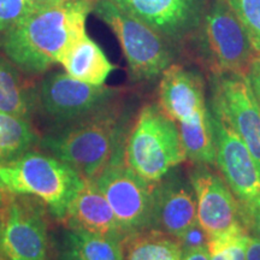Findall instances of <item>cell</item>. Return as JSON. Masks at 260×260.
I'll use <instances>...</instances> for the list:
<instances>
[{"label": "cell", "mask_w": 260, "mask_h": 260, "mask_svg": "<svg viewBox=\"0 0 260 260\" xmlns=\"http://www.w3.org/2000/svg\"><path fill=\"white\" fill-rule=\"evenodd\" d=\"M93 5V0H67L37 10L0 34V50L22 73L45 74L54 64H60L87 34L86 19Z\"/></svg>", "instance_id": "obj_1"}, {"label": "cell", "mask_w": 260, "mask_h": 260, "mask_svg": "<svg viewBox=\"0 0 260 260\" xmlns=\"http://www.w3.org/2000/svg\"><path fill=\"white\" fill-rule=\"evenodd\" d=\"M126 133L122 107L116 102L87 118L53 128L39 146L80 176L95 180L124 145Z\"/></svg>", "instance_id": "obj_2"}, {"label": "cell", "mask_w": 260, "mask_h": 260, "mask_svg": "<svg viewBox=\"0 0 260 260\" xmlns=\"http://www.w3.org/2000/svg\"><path fill=\"white\" fill-rule=\"evenodd\" d=\"M83 182L69 165L41 152L28 151L0 162V193L34 198L60 222Z\"/></svg>", "instance_id": "obj_3"}, {"label": "cell", "mask_w": 260, "mask_h": 260, "mask_svg": "<svg viewBox=\"0 0 260 260\" xmlns=\"http://www.w3.org/2000/svg\"><path fill=\"white\" fill-rule=\"evenodd\" d=\"M123 159L130 170L153 184L187 160L177 123L158 104L140 110L126 133Z\"/></svg>", "instance_id": "obj_4"}, {"label": "cell", "mask_w": 260, "mask_h": 260, "mask_svg": "<svg viewBox=\"0 0 260 260\" xmlns=\"http://www.w3.org/2000/svg\"><path fill=\"white\" fill-rule=\"evenodd\" d=\"M93 11L116 34L133 81L157 79L172 64L174 46L113 0H95Z\"/></svg>", "instance_id": "obj_5"}, {"label": "cell", "mask_w": 260, "mask_h": 260, "mask_svg": "<svg viewBox=\"0 0 260 260\" xmlns=\"http://www.w3.org/2000/svg\"><path fill=\"white\" fill-rule=\"evenodd\" d=\"M200 56L211 74H245L258 54L226 0H209L197 34Z\"/></svg>", "instance_id": "obj_6"}, {"label": "cell", "mask_w": 260, "mask_h": 260, "mask_svg": "<svg viewBox=\"0 0 260 260\" xmlns=\"http://www.w3.org/2000/svg\"><path fill=\"white\" fill-rule=\"evenodd\" d=\"M123 149L124 145L94 181L105 195L126 239L151 228L154 184L126 167Z\"/></svg>", "instance_id": "obj_7"}, {"label": "cell", "mask_w": 260, "mask_h": 260, "mask_svg": "<svg viewBox=\"0 0 260 260\" xmlns=\"http://www.w3.org/2000/svg\"><path fill=\"white\" fill-rule=\"evenodd\" d=\"M44 207L34 198L2 194V260H47L48 226Z\"/></svg>", "instance_id": "obj_8"}, {"label": "cell", "mask_w": 260, "mask_h": 260, "mask_svg": "<svg viewBox=\"0 0 260 260\" xmlns=\"http://www.w3.org/2000/svg\"><path fill=\"white\" fill-rule=\"evenodd\" d=\"M38 107L54 128L71 124L118 102V89L94 86L67 73H51L37 90Z\"/></svg>", "instance_id": "obj_9"}, {"label": "cell", "mask_w": 260, "mask_h": 260, "mask_svg": "<svg viewBox=\"0 0 260 260\" xmlns=\"http://www.w3.org/2000/svg\"><path fill=\"white\" fill-rule=\"evenodd\" d=\"M209 106L232 125L249 149L260 170V109L247 75H211Z\"/></svg>", "instance_id": "obj_10"}, {"label": "cell", "mask_w": 260, "mask_h": 260, "mask_svg": "<svg viewBox=\"0 0 260 260\" xmlns=\"http://www.w3.org/2000/svg\"><path fill=\"white\" fill-rule=\"evenodd\" d=\"M211 112L214 135V167L241 206L260 198V170L255 159L235 130L218 113Z\"/></svg>", "instance_id": "obj_11"}, {"label": "cell", "mask_w": 260, "mask_h": 260, "mask_svg": "<svg viewBox=\"0 0 260 260\" xmlns=\"http://www.w3.org/2000/svg\"><path fill=\"white\" fill-rule=\"evenodd\" d=\"M157 31L169 44L181 45L197 34L209 0H113Z\"/></svg>", "instance_id": "obj_12"}, {"label": "cell", "mask_w": 260, "mask_h": 260, "mask_svg": "<svg viewBox=\"0 0 260 260\" xmlns=\"http://www.w3.org/2000/svg\"><path fill=\"white\" fill-rule=\"evenodd\" d=\"M197 200L198 222L210 237L241 225V205L220 176L209 165H193L188 175Z\"/></svg>", "instance_id": "obj_13"}, {"label": "cell", "mask_w": 260, "mask_h": 260, "mask_svg": "<svg viewBox=\"0 0 260 260\" xmlns=\"http://www.w3.org/2000/svg\"><path fill=\"white\" fill-rule=\"evenodd\" d=\"M158 98V105L177 125L194 123L210 115L203 76L183 65L171 64L164 70Z\"/></svg>", "instance_id": "obj_14"}, {"label": "cell", "mask_w": 260, "mask_h": 260, "mask_svg": "<svg viewBox=\"0 0 260 260\" xmlns=\"http://www.w3.org/2000/svg\"><path fill=\"white\" fill-rule=\"evenodd\" d=\"M198 222L197 200L189 178L176 169L154 183L151 228L180 237Z\"/></svg>", "instance_id": "obj_15"}, {"label": "cell", "mask_w": 260, "mask_h": 260, "mask_svg": "<svg viewBox=\"0 0 260 260\" xmlns=\"http://www.w3.org/2000/svg\"><path fill=\"white\" fill-rule=\"evenodd\" d=\"M61 222L70 229L115 237L122 242L125 239L111 206L94 180L84 178Z\"/></svg>", "instance_id": "obj_16"}, {"label": "cell", "mask_w": 260, "mask_h": 260, "mask_svg": "<svg viewBox=\"0 0 260 260\" xmlns=\"http://www.w3.org/2000/svg\"><path fill=\"white\" fill-rule=\"evenodd\" d=\"M57 253L58 260H124L121 240L70 228L61 233Z\"/></svg>", "instance_id": "obj_17"}, {"label": "cell", "mask_w": 260, "mask_h": 260, "mask_svg": "<svg viewBox=\"0 0 260 260\" xmlns=\"http://www.w3.org/2000/svg\"><path fill=\"white\" fill-rule=\"evenodd\" d=\"M60 64L71 77L94 86L105 84L116 69L99 45L87 34L70 48Z\"/></svg>", "instance_id": "obj_18"}, {"label": "cell", "mask_w": 260, "mask_h": 260, "mask_svg": "<svg viewBox=\"0 0 260 260\" xmlns=\"http://www.w3.org/2000/svg\"><path fill=\"white\" fill-rule=\"evenodd\" d=\"M21 73L9 58L0 56V111L30 121L38 109V95Z\"/></svg>", "instance_id": "obj_19"}, {"label": "cell", "mask_w": 260, "mask_h": 260, "mask_svg": "<svg viewBox=\"0 0 260 260\" xmlns=\"http://www.w3.org/2000/svg\"><path fill=\"white\" fill-rule=\"evenodd\" d=\"M183 249L176 237L148 229L123 241L124 260H181Z\"/></svg>", "instance_id": "obj_20"}, {"label": "cell", "mask_w": 260, "mask_h": 260, "mask_svg": "<svg viewBox=\"0 0 260 260\" xmlns=\"http://www.w3.org/2000/svg\"><path fill=\"white\" fill-rule=\"evenodd\" d=\"M40 138L29 119L0 111V162L31 151Z\"/></svg>", "instance_id": "obj_21"}, {"label": "cell", "mask_w": 260, "mask_h": 260, "mask_svg": "<svg viewBox=\"0 0 260 260\" xmlns=\"http://www.w3.org/2000/svg\"><path fill=\"white\" fill-rule=\"evenodd\" d=\"M178 129L187 160L193 165L214 167L216 149L211 112L207 117L194 123L180 124Z\"/></svg>", "instance_id": "obj_22"}, {"label": "cell", "mask_w": 260, "mask_h": 260, "mask_svg": "<svg viewBox=\"0 0 260 260\" xmlns=\"http://www.w3.org/2000/svg\"><path fill=\"white\" fill-rule=\"evenodd\" d=\"M249 237L251 233L243 224L211 236L207 243L210 260H247Z\"/></svg>", "instance_id": "obj_23"}, {"label": "cell", "mask_w": 260, "mask_h": 260, "mask_svg": "<svg viewBox=\"0 0 260 260\" xmlns=\"http://www.w3.org/2000/svg\"><path fill=\"white\" fill-rule=\"evenodd\" d=\"M248 32L254 50L260 53V0H226Z\"/></svg>", "instance_id": "obj_24"}, {"label": "cell", "mask_w": 260, "mask_h": 260, "mask_svg": "<svg viewBox=\"0 0 260 260\" xmlns=\"http://www.w3.org/2000/svg\"><path fill=\"white\" fill-rule=\"evenodd\" d=\"M30 0H0V34L37 11Z\"/></svg>", "instance_id": "obj_25"}, {"label": "cell", "mask_w": 260, "mask_h": 260, "mask_svg": "<svg viewBox=\"0 0 260 260\" xmlns=\"http://www.w3.org/2000/svg\"><path fill=\"white\" fill-rule=\"evenodd\" d=\"M210 236L205 232L204 228L200 225L199 222H195L194 224L188 228L180 237H177L178 242L184 251H190V249L197 248H206L209 243Z\"/></svg>", "instance_id": "obj_26"}, {"label": "cell", "mask_w": 260, "mask_h": 260, "mask_svg": "<svg viewBox=\"0 0 260 260\" xmlns=\"http://www.w3.org/2000/svg\"><path fill=\"white\" fill-rule=\"evenodd\" d=\"M241 216L251 235L260 239V198L247 206H241Z\"/></svg>", "instance_id": "obj_27"}, {"label": "cell", "mask_w": 260, "mask_h": 260, "mask_svg": "<svg viewBox=\"0 0 260 260\" xmlns=\"http://www.w3.org/2000/svg\"><path fill=\"white\" fill-rule=\"evenodd\" d=\"M247 79L249 81L256 104L260 109V53L256 54L254 59L252 60L251 67L247 71Z\"/></svg>", "instance_id": "obj_28"}, {"label": "cell", "mask_w": 260, "mask_h": 260, "mask_svg": "<svg viewBox=\"0 0 260 260\" xmlns=\"http://www.w3.org/2000/svg\"><path fill=\"white\" fill-rule=\"evenodd\" d=\"M247 260H260V239L254 235L249 237Z\"/></svg>", "instance_id": "obj_29"}, {"label": "cell", "mask_w": 260, "mask_h": 260, "mask_svg": "<svg viewBox=\"0 0 260 260\" xmlns=\"http://www.w3.org/2000/svg\"><path fill=\"white\" fill-rule=\"evenodd\" d=\"M181 260H210L209 253L206 248H197L190 251H184L181 256Z\"/></svg>", "instance_id": "obj_30"}, {"label": "cell", "mask_w": 260, "mask_h": 260, "mask_svg": "<svg viewBox=\"0 0 260 260\" xmlns=\"http://www.w3.org/2000/svg\"><path fill=\"white\" fill-rule=\"evenodd\" d=\"M30 2L37 6L38 10L45 9V8H51V6L59 5L61 3L67 2V0H30Z\"/></svg>", "instance_id": "obj_31"}, {"label": "cell", "mask_w": 260, "mask_h": 260, "mask_svg": "<svg viewBox=\"0 0 260 260\" xmlns=\"http://www.w3.org/2000/svg\"><path fill=\"white\" fill-rule=\"evenodd\" d=\"M0 205H2V194H0ZM0 260H2V254H0Z\"/></svg>", "instance_id": "obj_32"}]
</instances>
